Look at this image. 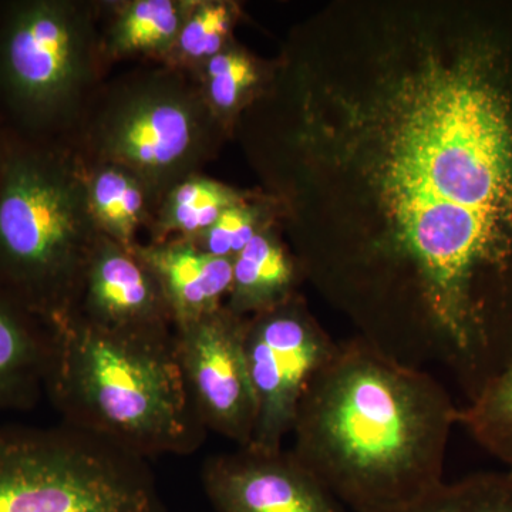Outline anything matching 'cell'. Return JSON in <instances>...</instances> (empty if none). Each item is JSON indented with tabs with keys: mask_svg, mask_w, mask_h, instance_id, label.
<instances>
[{
	"mask_svg": "<svg viewBox=\"0 0 512 512\" xmlns=\"http://www.w3.org/2000/svg\"><path fill=\"white\" fill-rule=\"evenodd\" d=\"M225 133L190 73L140 64L100 84L64 143L84 164L127 168L161 202L204 173Z\"/></svg>",
	"mask_w": 512,
	"mask_h": 512,
	"instance_id": "obj_5",
	"label": "cell"
},
{
	"mask_svg": "<svg viewBox=\"0 0 512 512\" xmlns=\"http://www.w3.org/2000/svg\"><path fill=\"white\" fill-rule=\"evenodd\" d=\"M266 74L258 60L232 43L191 76L212 116L228 131L239 114L262 92Z\"/></svg>",
	"mask_w": 512,
	"mask_h": 512,
	"instance_id": "obj_18",
	"label": "cell"
},
{
	"mask_svg": "<svg viewBox=\"0 0 512 512\" xmlns=\"http://www.w3.org/2000/svg\"><path fill=\"white\" fill-rule=\"evenodd\" d=\"M6 143H8V128L0 124V167H2L3 156H5Z\"/></svg>",
	"mask_w": 512,
	"mask_h": 512,
	"instance_id": "obj_23",
	"label": "cell"
},
{
	"mask_svg": "<svg viewBox=\"0 0 512 512\" xmlns=\"http://www.w3.org/2000/svg\"><path fill=\"white\" fill-rule=\"evenodd\" d=\"M201 481L215 512H345L291 451L238 447L208 458Z\"/></svg>",
	"mask_w": 512,
	"mask_h": 512,
	"instance_id": "obj_10",
	"label": "cell"
},
{
	"mask_svg": "<svg viewBox=\"0 0 512 512\" xmlns=\"http://www.w3.org/2000/svg\"><path fill=\"white\" fill-rule=\"evenodd\" d=\"M45 392L63 424L144 460L194 453L208 433L185 389L174 335L66 320L52 329Z\"/></svg>",
	"mask_w": 512,
	"mask_h": 512,
	"instance_id": "obj_3",
	"label": "cell"
},
{
	"mask_svg": "<svg viewBox=\"0 0 512 512\" xmlns=\"http://www.w3.org/2000/svg\"><path fill=\"white\" fill-rule=\"evenodd\" d=\"M192 0H99L101 50L109 66L163 64Z\"/></svg>",
	"mask_w": 512,
	"mask_h": 512,
	"instance_id": "obj_13",
	"label": "cell"
},
{
	"mask_svg": "<svg viewBox=\"0 0 512 512\" xmlns=\"http://www.w3.org/2000/svg\"><path fill=\"white\" fill-rule=\"evenodd\" d=\"M296 265L271 228L251 239L232 262V285L225 306L249 318L292 298Z\"/></svg>",
	"mask_w": 512,
	"mask_h": 512,
	"instance_id": "obj_16",
	"label": "cell"
},
{
	"mask_svg": "<svg viewBox=\"0 0 512 512\" xmlns=\"http://www.w3.org/2000/svg\"><path fill=\"white\" fill-rule=\"evenodd\" d=\"M460 426L512 471V362L461 407Z\"/></svg>",
	"mask_w": 512,
	"mask_h": 512,
	"instance_id": "obj_20",
	"label": "cell"
},
{
	"mask_svg": "<svg viewBox=\"0 0 512 512\" xmlns=\"http://www.w3.org/2000/svg\"><path fill=\"white\" fill-rule=\"evenodd\" d=\"M269 217L271 207L249 197L222 212L207 231L188 241L205 254L234 261L252 238L269 228Z\"/></svg>",
	"mask_w": 512,
	"mask_h": 512,
	"instance_id": "obj_22",
	"label": "cell"
},
{
	"mask_svg": "<svg viewBox=\"0 0 512 512\" xmlns=\"http://www.w3.org/2000/svg\"><path fill=\"white\" fill-rule=\"evenodd\" d=\"M244 320L222 306L175 326L174 342L185 389L205 429L251 446L256 404L245 363Z\"/></svg>",
	"mask_w": 512,
	"mask_h": 512,
	"instance_id": "obj_9",
	"label": "cell"
},
{
	"mask_svg": "<svg viewBox=\"0 0 512 512\" xmlns=\"http://www.w3.org/2000/svg\"><path fill=\"white\" fill-rule=\"evenodd\" d=\"M0 512H165L147 460L62 424L0 427Z\"/></svg>",
	"mask_w": 512,
	"mask_h": 512,
	"instance_id": "obj_7",
	"label": "cell"
},
{
	"mask_svg": "<svg viewBox=\"0 0 512 512\" xmlns=\"http://www.w3.org/2000/svg\"><path fill=\"white\" fill-rule=\"evenodd\" d=\"M238 18L235 3L227 0H192L187 18L164 66L194 74L232 43Z\"/></svg>",
	"mask_w": 512,
	"mask_h": 512,
	"instance_id": "obj_19",
	"label": "cell"
},
{
	"mask_svg": "<svg viewBox=\"0 0 512 512\" xmlns=\"http://www.w3.org/2000/svg\"><path fill=\"white\" fill-rule=\"evenodd\" d=\"M52 329L0 292V412L35 406L45 392Z\"/></svg>",
	"mask_w": 512,
	"mask_h": 512,
	"instance_id": "obj_14",
	"label": "cell"
},
{
	"mask_svg": "<svg viewBox=\"0 0 512 512\" xmlns=\"http://www.w3.org/2000/svg\"><path fill=\"white\" fill-rule=\"evenodd\" d=\"M384 512H512V471H480L444 481L419 500Z\"/></svg>",
	"mask_w": 512,
	"mask_h": 512,
	"instance_id": "obj_21",
	"label": "cell"
},
{
	"mask_svg": "<svg viewBox=\"0 0 512 512\" xmlns=\"http://www.w3.org/2000/svg\"><path fill=\"white\" fill-rule=\"evenodd\" d=\"M99 0L0 2V124L32 141H66L110 76Z\"/></svg>",
	"mask_w": 512,
	"mask_h": 512,
	"instance_id": "obj_6",
	"label": "cell"
},
{
	"mask_svg": "<svg viewBox=\"0 0 512 512\" xmlns=\"http://www.w3.org/2000/svg\"><path fill=\"white\" fill-rule=\"evenodd\" d=\"M251 197L204 173L192 175L167 192L147 229L148 241L191 239L207 231L232 205Z\"/></svg>",
	"mask_w": 512,
	"mask_h": 512,
	"instance_id": "obj_17",
	"label": "cell"
},
{
	"mask_svg": "<svg viewBox=\"0 0 512 512\" xmlns=\"http://www.w3.org/2000/svg\"><path fill=\"white\" fill-rule=\"evenodd\" d=\"M99 235L86 170L73 148L8 130L0 167V292L57 328L72 316Z\"/></svg>",
	"mask_w": 512,
	"mask_h": 512,
	"instance_id": "obj_4",
	"label": "cell"
},
{
	"mask_svg": "<svg viewBox=\"0 0 512 512\" xmlns=\"http://www.w3.org/2000/svg\"><path fill=\"white\" fill-rule=\"evenodd\" d=\"M69 319L123 335H174L170 306L150 266L136 249L121 247L103 234L90 256Z\"/></svg>",
	"mask_w": 512,
	"mask_h": 512,
	"instance_id": "obj_11",
	"label": "cell"
},
{
	"mask_svg": "<svg viewBox=\"0 0 512 512\" xmlns=\"http://www.w3.org/2000/svg\"><path fill=\"white\" fill-rule=\"evenodd\" d=\"M136 252L157 276L175 326L194 322L225 306L231 291L232 262L205 254L188 239L140 242Z\"/></svg>",
	"mask_w": 512,
	"mask_h": 512,
	"instance_id": "obj_12",
	"label": "cell"
},
{
	"mask_svg": "<svg viewBox=\"0 0 512 512\" xmlns=\"http://www.w3.org/2000/svg\"><path fill=\"white\" fill-rule=\"evenodd\" d=\"M460 412L436 377L357 338L312 377L289 451L353 512L390 511L446 481Z\"/></svg>",
	"mask_w": 512,
	"mask_h": 512,
	"instance_id": "obj_2",
	"label": "cell"
},
{
	"mask_svg": "<svg viewBox=\"0 0 512 512\" xmlns=\"http://www.w3.org/2000/svg\"><path fill=\"white\" fill-rule=\"evenodd\" d=\"M242 345L256 404L254 440L248 447L284 450L306 387L338 343L291 298L245 318Z\"/></svg>",
	"mask_w": 512,
	"mask_h": 512,
	"instance_id": "obj_8",
	"label": "cell"
},
{
	"mask_svg": "<svg viewBox=\"0 0 512 512\" xmlns=\"http://www.w3.org/2000/svg\"><path fill=\"white\" fill-rule=\"evenodd\" d=\"M83 163V161H82ZM87 197L100 234L127 249L140 244L160 201L136 174L119 165L84 164Z\"/></svg>",
	"mask_w": 512,
	"mask_h": 512,
	"instance_id": "obj_15",
	"label": "cell"
},
{
	"mask_svg": "<svg viewBox=\"0 0 512 512\" xmlns=\"http://www.w3.org/2000/svg\"><path fill=\"white\" fill-rule=\"evenodd\" d=\"M384 52L362 86L301 87L284 143L375 220L328 258L362 338L474 394L512 362V76L484 39Z\"/></svg>",
	"mask_w": 512,
	"mask_h": 512,
	"instance_id": "obj_1",
	"label": "cell"
}]
</instances>
